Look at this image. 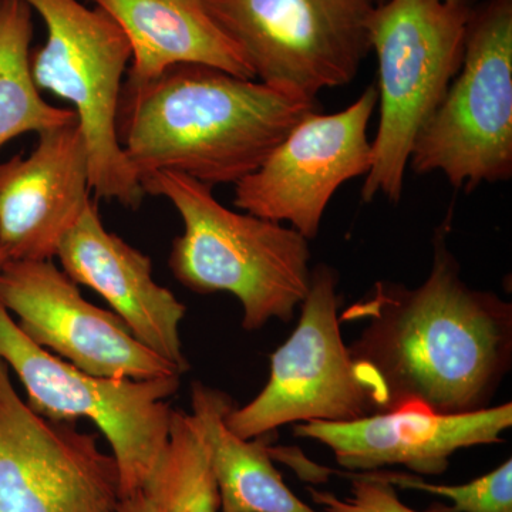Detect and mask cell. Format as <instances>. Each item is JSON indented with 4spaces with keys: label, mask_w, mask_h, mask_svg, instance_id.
Here are the masks:
<instances>
[{
    "label": "cell",
    "mask_w": 512,
    "mask_h": 512,
    "mask_svg": "<svg viewBox=\"0 0 512 512\" xmlns=\"http://www.w3.org/2000/svg\"><path fill=\"white\" fill-rule=\"evenodd\" d=\"M417 288L376 282L340 316L365 323L348 346L372 412L420 403L437 413L491 407L512 365V305L468 286L443 234Z\"/></svg>",
    "instance_id": "6da1fadb"
},
{
    "label": "cell",
    "mask_w": 512,
    "mask_h": 512,
    "mask_svg": "<svg viewBox=\"0 0 512 512\" xmlns=\"http://www.w3.org/2000/svg\"><path fill=\"white\" fill-rule=\"evenodd\" d=\"M316 101L204 64L124 82L117 138L138 178L171 171L207 187L238 184L261 167Z\"/></svg>",
    "instance_id": "7a4b0ae2"
},
{
    "label": "cell",
    "mask_w": 512,
    "mask_h": 512,
    "mask_svg": "<svg viewBox=\"0 0 512 512\" xmlns=\"http://www.w3.org/2000/svg\"><path fill=\"white\" fill-rule=\"evenodd\" d=\"M141 184L146 194L167 198L183 221L168 258L181 285L200 295H234L247 332L272 319L291 322L311 288L308 239L279 222L229 210L211 187L187 175L161 171Z\"/></svg>",
    "instance_id": "3957f363"
},
{
    "label": "cell",
    "mask_w": 512,
    "mask_h": 512,
    "mask_svg": "<svg viewBox=\"0 0 512 512\" xmlns=\"http://www.w3.org/2000/svg\"><path fill=\"white\" fill-rule=\"evenodd\" d=\"M474 0H386L369 20L380 120L363 202L397 204L413 144L460 72Z\"/></svg>",
    "instance_id": "277c9868"
},
{
    "label": "cell",
    "mask_w": 512,
    "mask_h": 512,
    "mask_svg": "<svg viewBox=\"0 0 512 512\" xmlns=\"http://www.w3.org/2000/svg\"><path fill=\"white\" fill-rule=\"evenodd\" d=\"M46 26V42L30 52L37 89L73 104L97 197L137 210L143 184L117 138L123 76L131 60L126 35L100 8L79 0H25Z\"/></svg>",
    "instance_id": "5b68a950"
},
{
    "label": "cell",
    "mask_w": 512,
    "mask_h": 512,
    "mask_svg": "<svg viewBox=\"0 0 512 512\" xmlns=\"http://www.w3.org/2000/svg\"><path fill=\"white\" fill-rule=\"evenodd\" d=\"M414 173L454 188L512 177V0H485L468 19L460 72L413 144Z\"/></svg>",
    "instance_id": "8992f818"
},
{
    "label": "cell",
    "mask_w": 512,
    "mask_h": 512,
    "mask_svg": "<svg viewBox=\"0 0 512 512\" xmlns=\"http://www.w3.org/2000/svg\"><path fill=\"white\" fill-rule=\"evenodd\" d=\"M0 360L15 372L30 409L56 423L92 421L110 444L123 498L141 493L170 433L168 399L181 376L150 380L87 375L37 346L0 303Z\"/></svg>",
    "instance_id": "52a82bcc"
},
{
    "label": "cell",
    "mask_w": 512,
    "mask_h": 512,
    "mask_svg": "<svg viewBox=\"0 0 512 512\" xmlns=\"http://www.w3.org/2000/svg\"><path fill=\"white\" fill-rule=\"evenodd\" d=\"M255 79L316 101L355 79L369 55L373 0H204Z\"/></svg>",
    "instance_id": "ba28073f"
},
{
    "label": "cell",
    "mask_w": 512,
    "mask_h": 512,
    "mask_svg": "<svg viewBox=\"0 0 512 512\" xmlns=\"http://www.w3.org/2000/svg\"><path fill=\"white\" fill-rule=\"evenodd\" d=\"M338 282L332 266L313 269L301 319L271 356L268 383L247 406L228 413L229 429L242 439H259L288 424L348 423L373 414L340 332Z\"/></svg>",
    "instance_id": "9c48e42d"
},
{
    "label": "cell",
    "mask_w": 512,
    "mask_h": 512,
    "mask_svg": "<svg viewBox=\"0 0 512 512\" xmlns=\"http://www.w3.org/2000/svg\"><path fill=\"white\" fill-rule=\"evenodd\" d=\"M121 501L99 436L33 412L0 360V512H119Z\"/></svg>",
    "instance_id": "30bf717a"
},
{
    "label": "cell",
    "mask_w": 512,
    "mask_h": 512,
    "mask_svg": "<svg viewBox=\"0 0 512 512\" xmlns=\"http://www.w3.org/2000/svg\"><path fill=\"white\" fill-rule=\"evenodd\" d=\"M367 87L348 109L303 117L254 173L235 184L238 210L272 222H288L302 237H318L335 192L373 163L367 136L377 106Z\"/></svg>",
    "instance_id": "8fae6325"
},
{
    "label": "cell",
    "mask_w": 512,
    "mask_h": 512,
    "mask_svg": "<svg viewBox=\"0 0 512 512\" xmlns=\"http://www.w3.org/2000/svg\"><path fill=\"white\" fill-rule=\"evenodd\" d=\"M0 303L40 348L87 375L150 380L183 376L146 348L116 313L84 299L79 285L50 261H8Z\"/></svg>",
    "instance_id": "7c38bea8"
},
{
    "label": "cell",
    "mask_w": 512,
    "mask_h": 512,
    "mask_svg": "<svg viewBox=\"0 0 512 512\" xmlns=\"http://www.w3.org/2000/svg\"><path fill=\"white\" fill-rule=\"evenodd\" d=\"M511 426V402L466 414L406 403L348 423L295 424L293 433L329 447L339 466L348 470L366 473L403 466L421 476H439L458 450L503 443Z\"/></svg>",
    "instance_id": "4fadbf2b"
},
{
    "label": "cell",
    "mask_w": 512,
    "mask_h": 512,
    "mask_svg": "<svg viewBox=\"0 0 512 512\" xmlns=\"http://www.w3.org/2000/svg\"><path fill=\"white\" fill-rule=\"evenodd\" d=\"M90 170L79 121L39 134L28 157L0 164V248L9 261H50L89 205Z\"/></svg>",
    "instance_id": "5bb4252c"
},
{
    "label": "cell",
    "mask_w": 512,
    "mask_h": 512,
    "mask_svg": "<svg viewBox=\"0 0 512 512\" xmlns=\"http://www.w3.org/2000/svg\"><path fill=\"white\" fill-rule=\"evenodd\" d=\"M56 258L64 274L99 293L146 348L181 375L190 369L180 336L187 306L154 279L153 262L146 254L107 231L96 202H89L67 232Z\"/></svg>",
    "instance_id": "9a60e30c"
},
{
    "label": "cell",
    "mask_w": 512,
    "mask_h": 512,
    "mask_svg": "<svg viewBox=\"0 0 512 512\" xmlns=\"http://www.w3.org/2000/svg\"><path fill=\"white\" fill-rule=\"evenodd\" d=\"M89 2L103 9L127 37L131 49L127 82H148L177 64H204L255 79L238 47L211 18L204 0Z\"/></svg>",
    "instance_id": "2e32d148"
},
{
    "label": "cell",
    "mask_w": 512,
    "mask_h": 512,
    "mask_svg": "<svg viewBox=\"0 0 512 512\" xmlns=\"http://www.w3.org/2000/svg\"><path fill=\"white\" fill-rule=\"evenodd\" d=\"M229 394L192 383V417L200 427L220 494L221 512H318L299 500L272 463L269 448L229 429Z\"/></svg>",
    "instance_id": "e0dca14e"
},
{
    "label": "cell",
    "mask_w": 512,
    "mask_h": 512,
    "mask_svg": "<svg viewBox=\"0 0 512 512\" xmlns=\"http://www.w3.org/2000/svg\"><path fill=\"white\" fill-rule=\"evenodd\" d=\"M33 9L25 0H0V148L26 133L79 121L74 110L47 103L30 70Z\"/></svg>",
    "instance_id": "ac0fdd59"
},
{
    "label": "cell",
    "mask_w": 512,
    "mask_h": 512,
    "mask_svg": "<svg viewBox=\"0 0 512 512\" xmlns=\"http://www.w3.org/2000/svg\"><path fill=\"white\" fill-rule=\"evenodd\" d=\"M143 493L158 512H220L207 446L191 413L173 409L167 444Z\"/></svg>",
    "instance_id": "d6986e66"
},
{
    "label": "cell",
    "mask_w": 512,
    "mask_h": 512,
    "mask_svg": "<svg viewBox=\"0 0 512 512\" xmlns=\"http://www.w3.org/2000/svg\"><path fill=\"white\" fill-rule=\"evenodd\" d=\"M393 487L439 495L453 501L447 512H512V460L476 480L461 485L434 484L413 474L375 471Z\"/></svg>",
    "instance_id": "ffe728a7"
},
{
    "label": "cell",
    "mask_w": 512,
    "mask_h": 512,
    "mask_svg": "<svg viewBox=\"0 0 512 512\" xmlns=\"http://www.w3.org/2000/svg\"><path fill=\"white\" fill-rule=\"evenodd\" d=\"M342 476L352 481V494L348 498L309 488L313 503L320 505L323 512H416L404 505L396 487L382 480L375 471H352Z\"/></svg>",
    "instance_id": "44dd1931"
},
{
    "label": "cell",
    "mask_w": 512,
    "mask_h": 512,
    "mask_svg": "<svg viewBox=\"0 0 512 512\" xmlns=\"http://www.w3.org/2000/svg\"><path fill=\"white\" fill-rule=\"evenodd\" d=\"M119 512H158L150 498L141 491L131 495V497L123 498Z\"/></svg>",
    "instance_id": "7402d4cb"
},
{
    "label": "cell",
    "mask_w": 512,
    "mask_h": 512,
    "mask_svg": "<svg viewBox=\"0 0 512 512\" xmlns=\"http://www.w3.org/2000/svg\"><path fill=\"white\" fill-rule=\"evenodd\" d=\"M9 261V256L6 255V252L3 251L2 248H0V269H2V266L6 264V262Z\"/></svg>",
    "instance_id": "603a6c76"
},
{
    "label": "cell",
    "mask_w": 512,
    "mask_h": 512,
    "mask_svg": "<svg viewBox=\"0 0 512 512\" xmlns=\"http://www.w3.org/2000/svg\"><path fill=\"white\" fill-rule=\"evenodd\" d=\"M373 2H375L376 6H377V5H382V3L386 2V0H373Z\"/></svg>",
    "instance_id": "cb8c5ba5"
}]
</instances>
